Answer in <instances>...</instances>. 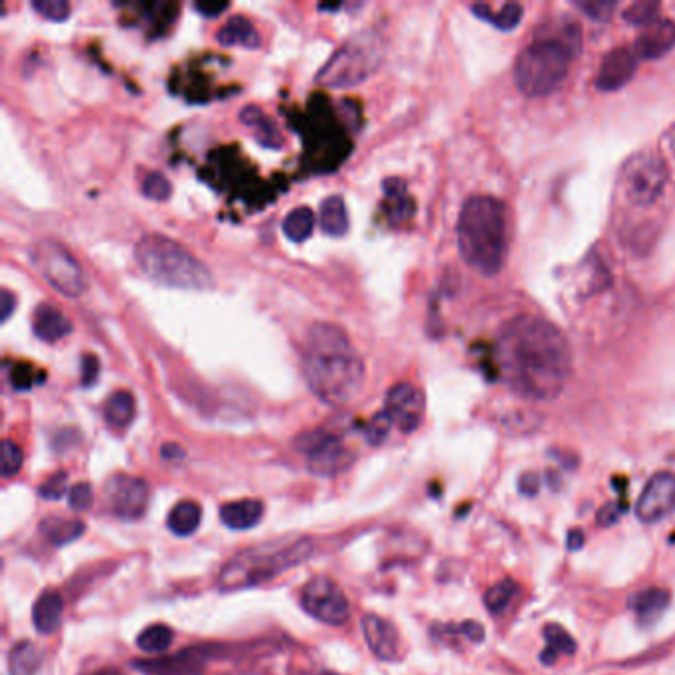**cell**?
Returning <instances> with one entry per match:
<instances>
[{
    "label": "cell",
    "instance_id": "obj_24",
    "mask_svg": "<svg viewBox=\"0 0 675 675\" xmlns=\"http://www.w3.org/2000/svg\"><path fill=\"white\" fill-rule=\"evenodd\" d=\"M240 120L244 125L250 127L255 135V139H258L262 145H266V147H271V149L281 147L284 137H281L278 125L273 123L258 105H246L240 113Z\"/></svg>",
    "mask_w": 675,
    "mask_h": 675
},
{
    "label": "cell",
    "instance_id": "obj_33",
    "mask_svg": "<svg viewBox=\"0 0 675 675\" xmlns=\"http://www.w3.org/2000/svg\"><path fill=\"white\" fill-rule=\"evenodd\" d=\"M473 12L483 18V21L497 26L499 30H513L517 29L519 22H521L523 6L519 3H505L497 12H491L489 4H476L473 6Z\"/></svg>",
    "mask_w": 675,
    "mask_h": 675
},
{
    "label": "cell",
    "instance_id": "obj_37",
    "mask_svg": "<svg viewBox=\"0 0 675 675\" xmlns=\"http://www.w3.org/2000/svg\"><path fill=\"white\" fill-rule=\"evenodd\" d=\"M658 12L660 3H654V0H638V3H632L624 11V21L638 26H647L658 21Z\"/></svg>",
    "mask_w": 675,
    "mask_h": 675
},
{
    "label": "cell",
    "instance_id": "obj_40",
    "mask_svg": "<svg viewBox=\"0 0 675 675\" xmlns=\"http://www.w3.org/2000/svg\"><path fill=\"white\" fill-rule=\"evenodd\" d=\"M32 8L52 22H63L71 11L68 0H32Z\"/></svg>",
    "mask_w": 675,
    "mask_h": 675
},
{
    "label": "cell",
    "instance_id": "obj_16",
    "mask_svg": "<svg viewBox=\"0 0 675 675\" xmlns=\"http://www.w3.org/2000/svg\"><path fill=\"white\" fill-rule=\"evenodd\" d=\"M638 70V56L630 48H620L608 52L600 63L596 88L600 91H616L630 81Z\"/></svg>",
    "mask_w": 675,
    "mask_h": 675
},
{
    "label": "cell",
    "instance_id": "obj_36",
    "mask_svg": "<svg viewBox=\"0 0 675 675\" xmlns=\"http://www.w3.org/2000/svg\"><path fill=\"white\" fill-rule=\"evenodd\" d=\"M141 195L145 198L154 200V203H165V200L171 198L172 195V185H171V180L162 175V172L151 171L143 177Z\"/></svg>",
    "mask_w": 675,
    "mask_h": 675
},
{
    "label": "cell",
    "instance_id": "obj_14",
    "mask_svg": "<svg viewBox=\"0 0 675 675\" xmlns=\"http://www.w3.org/2000/svg\"><path fill=\"white\" fill-rule=\"evenodd\" d=\"M675 505V476L670 471L655 473L647 481L636 505V515L644 523H655L670 513Z\"/></svg>",
    "mask_w": 675,
    "mask_h": 675
},
{
    "label": "cell",
    "instance_id": "obj_22",
    "mask_svg": "<svg viewBox=\"0 0 675 675\" xmlns=\"http://www.w3.org/2000/svg\"><path fill=\"white\" fill-rule=\"evenodd\" d=\"M263 504L260 499H238L221 507V519L228 529L246 531L262 521Z\"/></svg>",
    "mask_w": 675,
    "mask_h": 675
},
{
    "label": "cell",
    "instance_id": "obj_5",
    "mask_svg": "<svg viewBox=\"0 0 675 675\" xmlns=\"http://www.w3.org/2000/svg\"><path fill=\"white\" fill-rule=\"evenodd\" d=\"M580 50V29L569 24L562 36H539L515 62V84L527 97L551 96L569 76L574 54Z\"/></svg>",
    "mask_w": 675,
    "mask_h": 675
},
{
    "label": "cell",
    "instance_id": "obj_15",
    "mask_svg": "<svg viewBox=\"0 0 675 675\" xmlns=\"http://www.w3.org/2000/svg\"><path fill=\"white\" fill-rule=\"evenodd\" d=\"M216 647L212 646H198L187 647L177 655H171L167 660H153V662H137L135 668H139L147 675H200L204 671L212 658Z\"/></svg>",
    "mask_w": 675,
    "mask_h": 675
},
{
    "label": "cell",
    "instance_id": "obj_46",
    "mask_svg": "<svg viewBox=\"0 0 675 675\" xmlns=\"http://www.w3.org/2000/svg\"><path fill=\"white\" fill-rule=\"evenodd\" d=\"M454 630L468 638V642L471 644H479L483 642V638H486V630H483V626L479 622H463L460 626H455Z\"/></svg>",
    "mask_w": 675,
    "mask_h": 675
},
{
    "label": "cell",
    "instance_id": "obj_26",
    "mask_svg": "<svg viewBox=\"0 0 675 675\" xmlns=\"http://www.w3.org/2000/svg\"><path fill=\"white\" fill-rule=\"evenodd\" d=\"M670 606V592L665 588H646L634 592L628 600V608L642 620V622H654L665 608Z\"/></svg>",
    "mask_w": 675,
    "mask_h": 675
},
{
    "label": "cell",
    "instance_id": "obj_31",
    "mask_svg": "<svg viewBox=\"0 0 675 675\" xmlns=\"http://www.w3.org/2000/svg\"><path fill=\"white\" fill-rule=\"evenodd\" d=\"M40 665L42 652L29 640L14 644L11 654H8V671H11V675H36Z\"/></svg>",
    "mask_w": 675,
    "mask_h": 675
},
{
    "label": "cell",
    "instance_id": "obj_29",
    "mask_svg": "<svg viewBox=\"0 0 675 675\" xmlns=\"http://www.w3.org/2000/svg\"><path fill=\"white\" fill-rule=\"evenodd\" d=\"M200 521H203V507L193 499H185L179 501V504L171 509L167 525L175 535L188 537L200 527Z\"/></svg>",
    "mask_w": 675,
    "mask_h": 675
},
{
    "label": "cell",
    "instance_id": "obj_3",
    "mask_svg": "<svg viewBox=\"0 0 675 675\" xmlns=\"http://www.w3.org/2000/svg\"><path fill=\"white\" fill-rule=\"evenodd\" d=\"M458 246L463 262L483 276H496L507 255V211L494 196L465 200L458 218Z\"/></svg>",
    "mask_w": 675,
    "mask_h": 675
},
{
    "label": "cell",
    "instance_id": "obj_41",
    "mask_svg": "<svg viewBox=\"0 0 675 675\" xmlns=\"http://www.w3.org/2000/svg\"><path fill=\"white\" fill-rule=\"evenodd\" d=\"M24 463V454L21 450V446L12 440H4L3 442V478H12L18 471L22 470Z\"/></svg>",
    "mask_w": 675,
    "mask_h": 675
},
{
    "label": "cell",
    "instance_id": "obj_34",
    "mask_svg": "<svg viewBox=\"0 0 675 675\" xmlns=\"http://www.w3.org/2000/svg\"><path fill=\"white\" fill-rule=\"evenodd\" d=\"M172 638L175 634L167 624H151L137 636V647L145 654H161L169 650Z\"/></svg>",
    "mask_w": 675,
    "mask_h": 675
},
{
    "label": "cell",
    "instance_id": "obj_21",
    "mask_svg": "<svg viewBox=\"0 0 675 675\" xmlns=\"http://www.w3.org/2000/svg\"><path fill=\"white\" fill-rule=\"evenodd\" d=\"M63 616V598L58 590L48 588L38 596L32 610V620L36 630L40 634H54L62 626Z\"/></svg>",
    "mask_w": 675,
    "mask_h": 675
},
{
    "label": "cell",
    "instance_id": "obj_42",
    "mask_svg": "<svg viewBox=\"0 0 675 675\" xmlns=\"http://www.w3.org/2000/svg\"><path fill=\"white\" fill-rule=\"evenodd\" d=\"M66 489H68V473L66 471H56V473H54V476H50L48 479H46L42 483L40 496L44 499L56 501V499L63 497V494H66Z\"/></svg>",
    "mask_w": 675,
    "mask_h": 675
},
{
    "label": "cell",
    "instance_id": "obj_11",
    "mask_svg": "<svg viewBox=\"0 0 675 675\" xmlns=\"http://www.w3.org/2000/svg\"><path fill=\"white\" fill-rule=\"evenodd\" d=\"M301 606L309 616L329 626H343L351 618V604L333 579L315 577L301 588Z\"/></svg>",
    "mask_w": 675,
    "mask_h": 675
},
{
    "label": "cell",
    "instance_id": "obj_32",
    "mask_svg": "<svg viewBox=\"0 0 675 675\" xmlns=\"http://www.w3.org/2000/svg\"><path fill=\"white\" fill-rule=\"evenodd\" d=\"M315 212L309 206H296L281 222V230L291 242H305L313 234Z\"/></svg>",
    "mask_w": 675,
    "mask_h": 675
},
{
    "label": "cell",
    "instance_id": "obj_47",
    "mask_svg": "<svg viewBox=\"0 0 675 675\" xmlns=\"http://www.w3.org/2000/svg\"><path fill=\"white\" fill-rule=\"evenodd\" d=\"M539 489H541V479H539V476H537V473L527 471V473H523L521 478H519V491H521L523 496L533 497V496L539 494Z\"/></svg>",
    "mask_w": 675,
    "mask_h": 675
},
{
    "label": "cell",
    "instance_id": "obj_10",
    "mask_svg": "<svg viewBox=\"0 0 675 675\" xmlns=\"http://www.w3.org/2000/svg\"><path fill=\"white\" fill-rule=\"evenodd\" d=\"M294 448L307 460L309 470L317 476L333 478L353 463V454L343 444L341 436L325 428L301 432L294 440Z\"/></svg>",
    "mask_w": 675,
    "mask_h": 675
},
{
    "label": "cell",
    "instance_id": "obj_49",
    "mask_svg": "<svg viewBox=\"0 0 675 675\" xmlns=\"http://www.w3.org/2000/svg\"><path fill=\"white\" fill-rule=\"evenodd\" d=\"M228 6H230L228 3H196L195 4L198 12H203L204 16H211V18L222 14Z\"/></svg>",
    "mask_w": 675,
    "mask_h": 675
},
{
    "label": "cell",
    "instance_id": "obj_51",
    "mask_svg": "<svg viewBox=\"0 0 675 675\" xmlns=\"http://www.w3.org/2000/svg\"><path fill=\"white\" fill-rule=\"evenodd\" d=\"M161 455L165 460H182L185 458V452H182V448L177 444H165L161 448Z\"/></svg>",
    "mask_w": 675,
    "mask_h": 675
},
{
    "label": "cell",
    "instance_id": "obj_50",
    "mask_svg": "<svg viewBox=\"0 0 675 675\" xmlns=\"http://www.w3.org/2000/svg\"><path fill=\"white\" fill-rule=\"evenodd\" d=\"M567 545H569L571 551H579L580 546L585 545V531H582V529H571Z\"/></svg>",
    "mask_w": 675,
    "mask_h": 675
},
{
    "label": "cell",
    "instance_id": "obj_55",
    "mask_svg": "<svg viewBox=\"0 0 675 675\" xmlns=\"http://www.w3.org/2000/svg\"><path fill=\"white\" fill-rule=\"evenodd\" d=\"M94 675H121L117 670H102V671H96Z\"/></svg>",
    "mask_w": 675,
    "mask_h": 675
},
{
    "label": "cell",
    "instance_id": "obj_43",
    "mask_svg": "<svg viewBox=\"0 0 675 675\" xmlns=\"http://www.w3.org/2000/svg\"><path fill=\"white\" fill-rule=\"evenodd\" d=\"M94 504V491H91V486L86 481L76 483L74 488L70 489V507L76 511H86Z\"/></svg>",
    "mask_w": 675,
    "mask_h": 675
},
{
    "label": "cell",
    "instance_id": "obj_17",
    "mask_svg": "<svg viewBox=\"0 0 675 675\" xmlns=\"http://www.w3.org/2000/svg\"><path fill=\"white\" fill-rule=\"evenodd\" d=\"M361 628L371 652L382 662H395L400 655V634L388 620L377 614H367L361 620Z\"/></svg>",
    "mask_w": 675,
    "mask_h": 675
},
{
    "label": "cell",
    "instance_id": "obj_4",
    "mask_svg": "<svg viewBox=\"0 0 675 675\" xmlns=\"http://www.w3.org/2000/svg\"><path fill=\"white\" fill-rule=\"evenodd\" d=\"M313 554V541L309 537L291 535L268 543L250 546L228 561L216 579L222 592L260 587L304 564Z\"/></svg>",
    "mask_w": 675,
    "mask_h": 675
},
{
    "label": "cell",
    "instance_id": "obj_20",
    "mask_svg": "<svg viewBox=\"0 0 675 675\" xmlns=\"http://www.w3.org/2000/svg\"><path fill=\"white\" fill-rule=\"evenodd\" d=\"M385 188V211L390 224H403L414 214V198L408 195L406 182L398 177H390L382 182Z\"/></svg>",
    "mask_w": 675,
    "mask_h": 675
},
{
    "label": "cell",
    "instance_id": "obj_35",
    "mask_svg": "<svg viewBox=\"0 0 675 675\" xmlns=\"http://www.w3.org/2000/svg\"><path fill=\"white\" fill-rule=\"evenodd\" d=\"M517 595V585L511 579L497 582L486 592V606L491 614H499L509 606V602Z\"/></svg>",
    "mask_w": 675,
    "mask_h": 675
},
{
    "label": "cell",
    "instance_id": "obj_53",
    "mask_svg": "<svg viewBox=\"0 0 675 675\" xmlns=\"http://www.w3.org/2000/svg\"><path fill=\"white\" fill-rule=\"evenodd\" d=\"M291 675H339L335 671H327V670H319V671H307V670H299V671H291Z\"/></svg>",
    "mask_w": 675,
    "mask_h": 675
},
{
    "label": "cell",
    "instance_id": "obj_19",
    "mask_svg": "<svg viewBox=\"0 0 675 675\" xmlns=\"http://www.w3.org/2000/svg\"><path fill=\"white\" fill-rule=\"evenodd\" d=\"M32 329L38 339L46 343H58L63 337H68L74 329L70 319L63 315L58 307L50 304H40L36 307L32 317Z\"/></svg>",
    "mask_w": 675,
    "mask_h": 675
},
{
    "label": "cell",
    "instance_id": "obj_18",
    "mask_svg": "<svg viewBox=\"0 0 675 675\" xmlns=\"http://www.w3.org/2000/svg\"><path fill=\"white\" fill-rule=\"evenodd\" d=\"M675 48V24L668 18L647 24L634 40V54L642 60H658Z\"/></svg>",
    "mask_w": 675,
    "mask_h": 675
},
{
    "label": "cell",
    "instance_id": "obj_28",
    "mask_svg": "<svg viewBox=\"0 0 675 675\" xmlns=\"http://www.w3.org/2000/svg\"><path fill=\"white\" fill-rule=\"evenodd\" d=\"M86 531L84 521L79 519H66V517H48L40 523V533L48 539L54 546H63L68 543H74Z\"/></svg>",
    "mask_w": 675,
    "mask_h": 675
},
{
    "label": "cell",
    "instance_id": "obj_23",
    "mask_svg": "<svg viewBox=\"0 0 675 675\" xmlns=\"http://www.w3.org/2000/svg\"><path fill=\"white\" fill-rule=\"evenodd\" d=\"M216 40L222 46H244V48H258L260 46V32L248 18L238 14L230 16L221 30L216 34Z\"/></svg>",
    "mask_w": 675,
    "mask_h": 675
},
{
    "label": "cell",
    "instance_id": "obj_6",
    "mask_svg": "<svg viewBox=\"0 0 675 675\" xmlns=\"http://www.w3.org/2000/svg\"><path fill=\"white\" fill-rule=\"evenodd\" d=\"M135 262L153 284L172 289L206 291L214 286L211 268L185 246L162 234H147L135 244Z\"/></svg>",
    "mask_w": 675,
    "mask_h": 675
},
{
    "label": "cell",
    "instance_id": "obj_30",
    "mask_svg": "<svg viewBox=\"0 0 675 675\" xmlns=\"http://www.w3.org/2000/svg\"><path fill=\"white\" fill-rule=\"evenodd\" d=\"M543 636H545L546 647L541 652V662L545 665H553L556 660H559V655H572L574 652H577V642H574V638L559 624H546L543 628Z\"/></svg>",
    "mask_w": 675,
    "mask_h": 675
},
{
    "label": "cell",
    "instance_id": "obj_2",
    "mask_svg": "<svg viewBox=\"0 0 675 675\" xmlns=\"http://www.w3.org/2000/svg\"><path fill=\"white\" fill-rule=\"evenodd\" d=\"M309 390L325 404H349L364 385V362L339 325L317 321L309 327L301 357Z\"/></svg>",
    "mask_w": 675,
    "mask_h": 675
},
{
    "label": "cell",
    "instance_id": "obj_1",
    "mask_svg": "<svg viewBox=\"0 0 675 675\" xmlns=\"http://www.w3.org/2000/svg\"><path fill=\"white\" fill-rule=\"evenodd\" d=\"M497 369L515 395L553 400L571 372V346L559 327L535 315H517L501 327Z\"/></svg>",
    "mask_w": 675,
    "mask_h": 675
},
{
    "label": "cell",
    "instance_id": "obj_7",
    "mask_svg": "<svg viewBox=\"0 0 675 675\" xmlns=\"http://www.w3.org/2000/svg\"><path fill=\"white\" fill-rule=\"evenodd\" d=\"M387 54L385 36L379 29H362L349 36L317 71L319 86L346 89L367 81L380 68Z\"/></svg>",
    "mask_w": 675,
    "mask_h": 675
},
{
    "label": "cell",
    "instance_id": "obj_48",
    "mask_svg": "<svg viewBox=\"0 0 675 675\" xmlns=\"http://www.w3.org/2000/svg\"><path fill=\"white\" fill-rule=\"evenodd\" d=\"M0 299H3L0 301V319H3V323H6L16 309V297L11 289L3 288V291H0Z\"/></svg>",
    "mask_w": 675,
    "mask_h": 675
},
{
    "label": "cell",
    "instance_id": "obj_38",
    "mask_svg": "<svg viewBox=\"0 0 675 675\" xmlns=\"http://www.w3.org/2000/svg\"><path fill=\"white\" fill-rule=\"evenodd\" d=\"M392 426L395 424H392L390 416L385 412V410H380V412L372 416L367 422V426H364V440H367L371 446L385 444L387 438L390 436Z\"/></svg>",
    "mask_w": 675,
    "mask_h": 675
},
{
    "label": "cell",
    "instance_id": "obj_8",
    "mask_svg": "<svg viewBox=\"0 0 675 675\" xmlns=\"http://www.w3.org/2000/svg\"><path fill=\"white\" fill-rule=\"evenodd\" d=\"M30 262L48 284L66 297H79L88 289V276L66 246L54 238H42L32 246Z\"/></svg>",
    "mask_w": 675,
    "mask_h": 675
},
{
    "label": "cell",
    "instance_id": "obj_27",
    "mask_svg": "<svg viewBox=\"0 0 675 675\" xmlns=\"http://www.w3.org/2000/svg\"><path fill=\"white\" fill-rule=\"evenodd\" d=\"M135 398L129 390H115L113 395H109L104 404V418L107 426L115 428V430H125L129 428L135 418Z\"/></svg>",
    "mask_w": 675,
    "mask_h": 675
},
{
    "label": "cell",
    "instance_id": "obj_13",
    "mask_svg": "<svg viewBox=\"0 0 675 675\" xmlns=\"http://www.w3.org/2000/svg\"><path fill=\"white\" fill-rule=\"evenodd\" d=\"M426 410L424 392L412 382H396L385 398V412L400 432L412 434L421 426Z\"/></svg>",
    "mask_w": 675,
    "mask_h": 675
},
{
    "label": "cell",
    "instance_id": "obj_12",
    "mask_svg": "<svg viewBox=\"0 0 675 675\" xmlns=\"http://www.w3.org/2000/svg\"><path fill=\"white\" fill-rule=\"evenodd\" d=\"M149 486L147 481L127 473H115L109 478L104 488V497L109 511L115 517L125 519V521H137L145 515L149 505Z\"/></svg>",
    "mask_w": 675,
    "mask_h": 675
},
{
    "label": "cell",
    "instance_id": "obj_39",
    "mask_svg": "<svg viewBox=\"0 0 675 675\" xmlns=\"http://www.w3.org/2000/svg\"><path fill=\"white\" fill-rule=\"evenodd\" d=\"M574 6L585 12L588 18H592V21L606 22L612 18L618 3L616 0H577Z\"/></svg>",
    "mask_w": 675,
    "mask_h": 675
},
{
    "label": "cell",
    "instance_id": "obj_54",
    "mask_svg": "<svg viewBox=\"0 0 675 675\" xmlns=\"http://www.w3.org/2000/svg\"><path fill=\"white\" fill-rule=\"evenodd\" d=\"M339 8H341L339 3H335V4H319V11H331V12H335V11H339Z\"/></svg>",
    "mask_w": 675,
    "mask_h": 675
},
{
    "label": "cell",
    "instance_id": "obj_45",
    "mask_svg": "<svg viewBox=\"0 0 675 675\" xmlns=\"http://www.w3.org/2000/svg\"><path fill=\"white\" fill-rule=\"evenodd\" d=\"M97 377H99V361L97 357H94V354L86 353L84 357H81V387H91L94 382H97Z\"/></svg>",
    "mask_w": 675,
    "mask_h": 675
},
{
    "label": "cell",
    "instance_id": "obj_9",
    "mask_svg": "<svg viewBox=\"0 0 675 675\" xmlns=\"http://www.w3.org/2000/svg\"><path fill=\"white\" fill-rule=\"evenodd\" d=\"M670 171L665 161L654 153H638L622 169V188L628 203L652 206L662 196Z\"/></svg>",
    "mask_w": 675,
    "mask_h": 675
},
{
    "label": "cell",
    "instance_id": "obj_44",
    "mask_svg": "<svg viewBox=\"0 0 675 675\" xmlns=\"http://www.w3.org/2000/svg\"><path fill=\"white\" fill-rule=\"evenodd\" d=\"M626 509H628V504H624L622 499H620V501H610V504L602 505L600 511H598V517H596L598 527H610V525L618 523V519L624 515Z\"/></svg>",
    "mask_w": 675,
    "mask_h": 675
},
{
    "label": "cell",
    "instance_id": "obj_52",
    "mask_svg": "<svg viewBox=\"0 0 675 675\" xmlns=\"http://www.w3.org/2000/svg\"><path fill=\"white\" fill-rule=\"evenodd\" d=\"M663 145H665V149H668V153L675 157V123L670 127L668 133L663 135Z\"/></svg>",
    "mask_w": 675,
    "mask_h": 675
},
{
    "label": "cell",
    "instance_id": "obj_25",
    "mask_svg": "<svg viewBox=\"0 0 675 675\" xmlns=\"http://www.w3.org/2000/svg\"><path fill=\"white\" fill-rule=\"evenodd\" d=\"M319 226L327 236L333 238H343L349 232V214H346V204L343 196L333 195L327 196L321 206H319Z\"/></svg>",
    "mask_w": 675,
    "mask_h": 675
}]
</instances>
